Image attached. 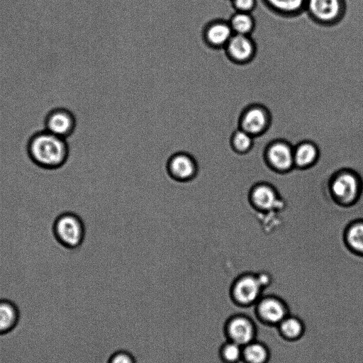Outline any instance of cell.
Segmentation results:
<instances>
[{
  "instance_id": "1",
  "label": "cell",
  "mask_w": 363,
  "mask_h": 363,
  "mask_svg": "<svg viewBox=\"0 0 363 363\" xmlns=\"http://www.w3.org/2000/svg\"><path fill=\"white\" fill-rule=\"evenodd\" d=\"M30 159L38 167L54 169L63 167L69 157V145L67 139L41 130L33 133L26 144Z\"/></svg>"
},
{
  "instance_id": "2",
  "label": "cell",
  "mask_w": 363,
  "mask_h": 363,
  "mask_svg": "<svg viewBox=\"0 0 363 363\" xmlns=\"http://www.w3.org/2000/svg\"><path fill=\"white\" fill-rule=\"evenodd\" d=\"M53 233L63 247L66 250H74L80 247L84 240L85 226L79 215L66 211L55 219Z\"/></svg>"
},
{
  "instance_id": "3",
  "label": "cell",
  "mask_w": 363,
  "mask_h": 363,
  "mask_svg": "<svg viewBox=\"0 0 363 363\" xmlns=\"http://www.w3.org/2000/svg\"><path fill=\"white\" fill-rule=\"evenodd\" d=\"M362 189L359 176L352 172L338 174L331 184V191L338 202L352 206L359 199Z\"/></svg>"
},
{
  "instance_id": "4",
  "label": "cell",
  "mask_w": 363,
  "mask_h": 363,
  "mask_svg": "<svg viewBox=\"0 0 363 363\" xmlns=\"http://www.w3.org/2000/svg\"><path fill=\"white\" fill-rule=\"evenodd\" d=\"M76 128L75 115L65 107L51 109L44 119V130L67 140L74 134Z\"/></svg>"
},
{
  "instance_id": "5",
  "label": "cell",
  "mask_w": 363,
  "mask_h": 363,
  "mask_svg": "<svg viewBox=\"0 0 363 363\" xmlns=\"http://www.w3.org/2000/svg\"><path fill=\"white\" fill-rule=\"evenodd\" d=\"M263 289L257 275L238 277L233 282L231 294L234 301L242 306L256 303L262 296Z\"/></svg>"
},
{
  "instance_id": "6",
  "label": "cell",
  "mask_w": 363,
  "mask_h": 363,
  "mask_svg": "<svg viewBox=\"0 0 363 363\" xmlns=\"http://www.w3.org/2000/svg\"><path fill=\"white\" fill-rule=\"evenodd\" d=\"M169 175L179 182L192 180L196 175L198 165L195 158L185 152H178L172 155L167 162Z\"/></svg>"
},
{
  "instance_id": "7",
  "label": "cell",
  "mask_w": 363,
  "mask_h": 363,
  "mask_svg": "<svg viewBox=\"0 0 363 363\" xmlns=\"http://www.w3.org/2000/svg\"><path fill=\"white\" fill-rule=\"evenodd\" d=\"M256 312L264 323L278 325L288 315L285 303L274 296H262L256 303Z\"/></svg>"
},
{
  "instance_id": "8",
  "label": "cell",
  "mask_w": 363,
  "mask_h": 363,
  "mask_svg": "<svg viewBox=\"0 0 363 363\" xmlns=\"http://www.w3.org/2000/svg\"><path fill=\"white\" fill-rule=\"evenodd\" d=\"M226 333L230 340L242 347L255 340V326L252 320L244 315L230 318L226 325Z\"/></svg>"
},
{
  "instance_id": "9",
  "label": "cell",
  "mask_w": 363,
  "mask_h": 363,
  "mask_svg": "<svg viewBox=\"0 0 363 363\" xmlns=\"http://www.w3.org/2000/svg\"><path fill=\"white\" fill-rule=\"evenodd\" d=\"M345 0H306V9L316 20L328 23L337 19L344 11Z\"/></svg>"
},
{
  "instance_id": "10",
  "label": "cell",
  "mask_w": 363,
  "mask_h": 363,
  "mask_svg": "<svg viewBox=\"0 0 363 363\" xmlns=\"http://www.w3.org/2000/svg\"><path fill=\"white\" fill-rule=\"evenodd\" d=\"M233 34L229 23L223 20L208 21L202 31L205 43L213 49L225 48Z\"/></svg>"
},
{
  "instance_id": "11",
  "label": "cell",
  "mask_w": 363,
  "mask_h": 363,
  "mask_svg": "<svg viewBox=\"0 0 363 363\" xmlns=\"http://www.w3.org/2000/svg\"><path fill=\"white\" fill-rule=\"evenodd\" d=\"M228 57L237 62H244L252 59L255 54V44L247 35L233 34L225 47Z\"/></svg>"
},
{
  "instance_id": "12",
  "label": "cell",
  "mask_w": 363,
  "mask_h": 363,
  "mask_svg": "<svg viewBox=\"0 0 363 363\" xmlns=\"http://www.w3.org/2000/svg\"><path fill=\"white\" fill-rule=\"evenodd\" d=\"M267 111L260 106H252L245 111L241 117V129L252 135L262 133L268 126Z\"/></svg>"
},
{
  "instance_id": "13",
  "label": "cell",
  "mask_w": 363,
  "mask_h": 363,
  "mask_svg": "<svg viewBox=\"0 0 363 363\" xmlns=\"http://www.w3.org/2000/svg\"><path fill=\"white\" fill-rule=\"evenodd\" d=\"M267 158L273 167L281 171L290 169L294 164V151L283 142L274 143L269 147Z\"/></svg>"
},
{
  "instance_id": "14",
  "label": "cell",
  "mask_w": 363,
  "mask_h": 363,
  "mask_svg": "<svg viewBox=\"0 0 363 363\" xmlns=\"http://www.w3.org/2000/svg\"><path fill=\"white\" fill-rule=\"evenodd\" d=\"M251 199L254 205L262 210L272 209L278 204L275 191L267 185L256 186L252 191Z\"/></svg>"
},
{
  "instance_id": "15",
  "label": "cell",
  "mask_w": 363,
  "mask_h": 363,
  "mask_svg": "<svg viewBox=\"0 0 363 363\" xmlns=\"http://www.w3.org/2000/svg\"><path fill=\"white\" fill-rule=\"evenodd\" d=\"M269 352L263 343L254 340L242 347V359L247 363H266Z\"/></svg>"
},
{
  "instance_id": "16",
  "label": "cell",
  "mask_w": 363,
  "mask_h": 363,
  "mask_svg": "<svg viewBox=\"0 0 363 363\" xmlns=\"http://www.w3.org/2000/svg\"><path fill=\"white\" fill-rule=\"evenodd\" d=\"M345 240L352 252L363 255V220H355L349 225Z\"/></svg>"
},
{
  "instance_id": "17",
  "label": "cell",
  "mask_w": 363,
  "mask_h": 363,
  "mask_svg": "<svg viewBox=\"0 0 363 363\" xmlns=\"http://www.w3.org/2000/svg\"><path fill=\"white\" fill-rule=\"evenodd\" d=\"M318 157V149L311 143L305 142L298 145L294 151V164L299 167H307Z\"/></svg>"
},
{
  "instance_id": "18",
  "label": "cell",
  "mask_w": 363,
  "mask_h": 363,
  "mask_svg": "<svg viewBox=\"0 0 363 363\" xmlns=\"http://www.w3.org/2000/svg\"><path fill=\"white\" fill-rule=\"evenodd\" d=\"M277 325L281 335L289 340L298 339L304 333L303 323L293 315H288Z\"/></svg>"
},
{
  "instance_id": "19",
  "label": "cell",
  "mask_w": 363,
  "mask_h": 363,
  "mask_svg": "<svg viewBox=\"0 0 363 363\" xmlns=\"http://www.w3.org/2000/svg\"><path fill=\"white\" fill-rule=\"evenodd\" d=\"M228 23L234 34L249 35L255 27L252 16L246 12L237 11L231 16Z\"/></svg>"
},
{
  "instance_id": "20",
  "label": "cell",
  "mask_w": 363,
  "mask_h": 363,
  "mask_svg": "<svg viewBox=\"0 0 363 363\" xmlns=\"http://www.w3.org/2000/svg\"><path fill=\"white\" fill-rule=\"evenodd\" d=\"M274 11L284 14H294L306 8V0H264Z\"/></svg>"
},
{
  "instance_id": "21",
  "label": "cell",
  "mask_w": 363,
  "mask_h": 363,
  "mask_svg": "<svg viewBox=\"0 0 363 363\" xmlns=\"http://www.w3.org/2000/svg\"><path fill=\"white\" fill-rule=\"evenodd\" d=\"M17 314L11 303L0 302V333L10 330L15 324Z\"/></svg>"
},
{
  "instance_id": "22",
  "label": "cell",
  "mask_w": 363,
  "mask_h": 363,
  "mask_svg": "<svg viewBox=\"0 0 363 363\" xmlns=\"http://www.w3.org/2000/svg\"><path fill=\"white\" fill-rule=\"evenodd\" d=\"M220 354L223 359L228 363H236L242 359V346L228 340L222 347Z\"/></svg>"
},
{
  "instance_id": "23",
  "label": "cell",
  "mask_w": 363,
  "mask_h": 363,
  "mask_svg": "<svg viewBox=\"0 0 363 363\" xmlns=\"http://www.w3.org/2000/svg\"><path fill=\"white\" fill-rule=\"evenodd\" d=\"M230 143L236 152L247 151L252 145V135L242 129H239L233 134Z\"/></svg>"
},
{
  "instance_id": "24",
  "label": "cell",
  "mask_w": 363,
  "mask_h": 363,
  "mask_svg": "<svg viewBox=\"0 0 363 363\" xmlns=\"http://www.w3.org/2000/svg\"><path fill=\"white\" fill-rule=\"evenodd\" d=\"M237 11L250 13L256 6L257 0H231Z\"/></svg>"
},
{
  "instance_id": "25",
  "label": "cell",
  "mask_w": 363,
  "mask_h": 363,
  "mask_svg": "<svg viewBox=\"0 0 363 363\" xmlns=\"http://www.w3.org/2000/svg\"><path fill=\"white\" fill-rule=\"evenodd\" d=\"M109 363H135L130 354L125 352H118L110 359Z\"/></svg>"
}]
</instances>
